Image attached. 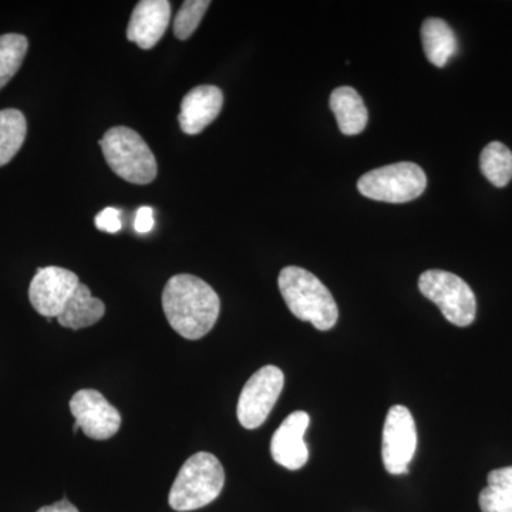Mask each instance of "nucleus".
I'll list each match as a JSON object with an SVG mask.
<instances>
[{
    "label": "nucleus",
    "instance_id": "nucleus-7",
    "mask_svg": "<svg viewBox=\"0 0 512 512\" xmlns=\"http://www.w3.org/2000/svg\"><path fill=\"white\" fill-rule=\"evenodd\" d=\"M284 386V372L272 365L262 367L245 383L237 409L239 423L244 429L255 430L265 423Z\"/></svg>",
    "mask_w": 512,
    "mask_h": 512
},
{
    "label": "nucleus",
    "instance_id": "nucleus-2",
    "mask_svg": "<svg viewBox=\"0 0 512 512\" xmlns=\"http://www.w3.org/2000/svg\"><path fill=\"white\" fill-rule=\"evenodd\" d=\"M279 291L293 316L311 322L318 330L336 325L339 309L335 298L312 272L299 266H286L278 279Z\"/></svg>",
    "mask_w": 512,
    "mask_h": 512
},
{
    "label": "nucleus",
    "instance_id": "nucleus-6",
    "mask_svg": "<svg viewBox=\"0 0 512 512\" xmlns=\"http://www.w3.org/2000/svg\"><path fill=\"white\" fill-rule=\"evenodd\" d=\"M420 292L439 306L453 325L466 328L477 315L476 295L460 276L440 269H429L419 279Z\"/></svg>",
    "mask_w": 512,
    "mask_h": 512
},
{
    "label": "nucleus",
    "instance_id": "nucleus-8",
    "mask_svg": "<svg viewBox=\"0 0 512 512\" xmlns=\"http://www.w3.org/2000/svg\"><path fill=\"white\" fill-rule=\"evenodd\" d=\"M417 448L416 423L407 407L393 406L384 421L382 457L384 468L393 476L409 471Z\"/></svg>",
    "mask_w": 512,
    "mask_h": 512
},
{
    "label": "nucleus",
    "instance_id": "nucleus-11",
    "mask_svg": "<svg viewBox=\"0 0 512 512\" xmlns=\"http://www.w3.org/2000/svg\"><path fill=\"white\" fill-rule=\"evenodd\" d=\"M309 423L311 417L308 413L295 412L289 414L275 431L271 441V454L279 466L295 471L308 463L309 450L303 437Z\"/></svg>",
    "mask_w": 512,
    "mask_h": 512
},
{
    "label": "nucleus",
    "instance_id": "nucleus-13",
    "mask_svg": "<svg viewBox=\"0 0 512 512\" xmlns=\"http://www.w3.org/2000/svg\"><path fill=\"white\" fill-rule=\"evenodd\" d=\"M224 106V93L217 86H198L185 94L181 101V130L188 136H195L214 123Z\"/></svg>",
    "mask_w": 512,
    "mask_h": 512
},
{
    "label": "nucleus",
    "instance_id": "nucleus-5",
    "mask_svg": "<svg viewBox=\"0 0 512 512\" xmlns=\"http://www.w3.org/2000/svg\"><path fill=\"white\" fill-rule=\"evenodd\" d=\"M427 187L426 173L414 163L384 165L357 181V190L370 200L404 204L419 198Z\"/></svg>",
    "mask_w": 512,
    "mask_h": 512
},
{
    "label": "nucleus",
    "instance_id": "nucleus-3",
    "mask_svg": "<svg viewBox=\"0 0 512 512\" xmlns=\"http://www.w3.org/2000/svg\"><path fill=\"white\" fill-rule=\"evenodd\" d=\"M225 484V471L214 454H194L185 461L175 478L168 504L174 511L200 510L220 497Z\"/></svg>",
    "mask_w": 512,
    "mask_h": 512
},
{
    "label": "nucleus",
    "instance_id": "nucleus-25",
    "mask_svg": "<svg viewBox=\"0 0 512 512\" xmlns=\"http://www.w3.org/2000/svg\"><path fill=\"white\" fill-rule=\"evenodd\" d=\"M37 512H79V510L70 501L62 500L59 503L42 507Z\"/></svg>",
    "mask_w": 512,
    "mask_h": 512
},
{
    "label": "nucleus",
    "instance_id": "nucleus-23",
    "mask_svg": "<svg viewBox=\"0 0 512 512\" xmlns=\"http://www.w3.org/2000/svg\"><path fill=\"white\" fill-rule=\"evenodd\" d=\"M488 485L512 494V467L498 468L488 474Z\"/></svg>",
    "mask_w": 512,
    "mask_h": 512
},
{
    "label": "nucleus",
    "instance_id": "nucleus-4",
    "mask_svg": "<svg viewBox=\"0 0 512 512\" xmlns=\"http://www.w3.org/2000/svg\"><path fill=\"white\" fill-rule=\"evenodd\" d=\"M100 147L113 173L127 183L146 185L156 180V157L137 131L124 126L110 128Z\"/></svg>",
    "mask_w": 512,
    "mask_h": 512
},
{
    "label": "nucleus",
    "instance_id": "nucleus-15",
    "mask_svg": "<svg viewBox=\"0 0 512 512\" xmlns=\"http://www.w3.org/2000/svg\"><path fill=\"white\" fill-rule=\"evenodd\" d=\"M329 103L339 130L345 136H356L365 130L369 114L362 97L353 87L343 86L333 90Z\"/></svg>",
    "mask_w": 512,
    "mask_h": 512
},
{
    "label": "nucleus",
    "instance_id": "nucleus-16",
    "mask_svg": "<svg viewBox=\"0 0 512 512\" xmlns=\"http://www.w3.org/2000/svg\"><path fill=\"white\" fill-rule=\"evenodd\" d=\"M424 53L431 64L444 67L457 52V37L443 19L430 18L421 26Z\"/></svg>",
    "mask_w": 512,
    "mask_h": 512
},
{
    "label": "nucleus",
    "instance_id": "nucleus-21",
    "mask_svg": "<svg viewBox=\"0 0 512 512\" xmlns=\"http://www.w3.org/2000/svg\"><path fill=\"white\" fill-rule=\"evenodd\" d=\"M478 503L483 512H512V494L490 485L481 491Z\"/></svg>",
    "mask_w": 512,
    "mask_h": 512
},
{
    "label": "nucleus",
    "instance_id": "nucleus-20",
    "mask_svg": "<svg viewBox=\"0 0 512 512\" xmlns=\"http://www.w3.org/2000/svg\"><path fill=\"white\" fill-rule=\"evenodd\" d=\"M210 5L208 0H187L183 3L174 19V35L177 39L187 40L194 35Z\"/></svg>",
    "mask_w": 512,
    "mask_h": 512
},
{
    "label": "nucleus",
    "instance_id": "nucleus-1",
    "mask_svg": "<svg viewBox=\"0 0 512 512\" xmlns=\"http://www.w3.org/2000/svg\"><path fill=\"white\" fill-rule=\"evenodd\" d=\"M163 309L171 328L184 339L198 340L211 332L220 316V296L194 275H175L163 291Z\"/></svg>",
    "mask_w": 512,
    "mask_h": 512
},
{
    "label": "nucleus",
    "instance_id": "nucleus-9",
    "mask_svg": "<svg viewBox=\"0 0 512 512\" xmlns=\"http://www.w3.org/2000/svg\"><path fill=\"white\" fill-rule=\"evenodd\" d=\"M79 284V276L69 269L59 266L37 269L30 282V303L39 315L52 320L62 313L64 305Z\"/></svg>",
    "mask_w": 512,
    "mask_h": 512
},
{
    "label": "nucleus",
    "instance_id": "nucleus-17",
    "mask_svg": "<svg viewBox=\"0 0 512 512\" xmlns=\"http://www.w3.org/2000/svg\"><path fill=\"white\" fill-rule=\"evenodd\" d=\"M28 123L16 109L0 110V167L10 163L25 143Z\"/></svg>",
    "mask_w": 512,
    "mask_h": 512
},
{
    "label": "nucleus",
    "instance_id": "nucleus-18",
    "mask_svg": "<svg viewBox=\"0 0 512 512\" xmlns=\"http://www.w3.org/2000/svg\"><path fill=\"white\" fill-rule=\"evenodd\" d=\"M484 177L495 187L503 188L512 178V153L500 141H493L484 148L480 157Z\"/></svg>",
    "mask_w": 512,
    "mask_h": 512
},
{
    "label": "nucleus",
    "instance_id": "nucleus-22",
    "mask_svg": "<svg viewBox=\"0 0 512 512\" xmlns=\"http://www.w3.org/2000/svg\"><path fill=\"white\" fill-rule=\"evenodd\" d=\"M96 227L103 232H109V234H116L119 232L123 224H121L120 211L116 208H104L103 211L97 214Z\"/></svg>",
    "mask_w": 512,
    "mask_h": 512
},
{
    "label": "nucleus",
    "instance_id": "nucleus-24",
    "mask_svg": "<svg viewBox=\"0 0 512 512\" xmlns=\"http://www.w3.org/2000/svg\"><path fill=\"white\" fill-rule=\"evenodd\" d=\"M154 228V212L153 208H138L136 220H134V229L138 234H148Z\"/></svg>",
    "mask_w": 512,
    "mask_h": 512
},
{
    "label": "nucleus",
    "instance_id": "nucleus-14",
    "mask_svg": "<svg viewBox=\"0 0 512 512\" xmlns=\"http://www.w3.org/2000/svg\"><path fill=\"white\" fill-rule=\"evenodd\" d=\"M104 313H106L104 303L94 298L92 291L80 282L56 319L63 328L80 330L99 322Z\"/></svg>",
    "mask_w": 512,
    "mask_h": 512
},
{
    "label": "nucleus",
    "instance_id": "nucleus-12",
    "mask_svg": "<svg viewBox=\"0 0 512 512\" xmlns=\"http://www.w3.org/2000/svg\"><path fill=\"white\" fill-rule=\"evenodd\" d=\"M170 19L171 3L167 0H141L131 13L127 39L140 49H153L164 36Z\"/></svg>",
    "mask_w": 512,
    "mask_h": 512
},
{
    "label": "nucleus",
    "instance_id": "nucleus-10",
    "mask_svg": "<svg viewBox=\"0 0 512 512\" xmlns=\"http://www.w3.org/2000/svg\"><path fill=\"white\" fill-rule=\"evenodd\" d=\"M70 412L83 433L93 440H109L121 426L119 410L97 390L84 389L74 394Z\"/></svg>",
    "mask_w": 512,
    "mask_h": 512
},
{
    "label": "nucleus",
    "instance_id": "nucleus-19",
    "mask_svg": "<svg viewBox=\"0 0 512 512\" xmlns=\"http://www.w3.org/2000/svg\"><path fill=\"white\" fill-rule=\"evenodd\" d=\"M28 49L29 40L26 36L18 33L0 36V90L19 72Z\"/></svg>",
    "mask_w": 512,
    "mask_h": 512
}]
</instances>
